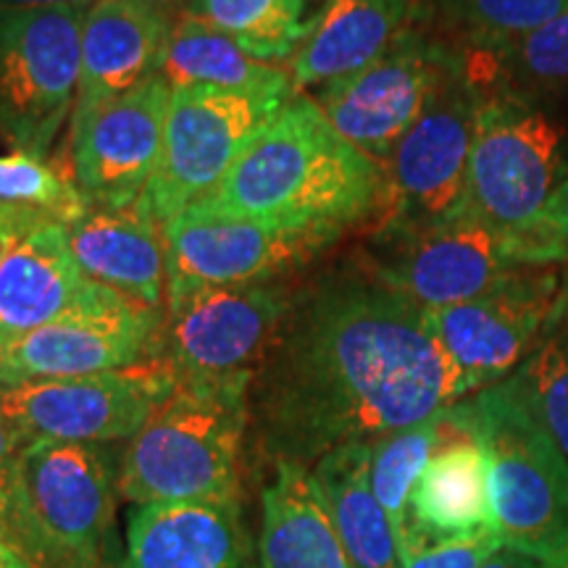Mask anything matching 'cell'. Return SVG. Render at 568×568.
Listing matches in <instances>:
<instances>
[{
  "label": "cell",
  "mask_w": 568,
  "mask_h": 568,
  "mask_svg": "<svg viewBox=\"0 0 568 568\" xmlns=\"http://www.w3.org/2000/svg\"><path fill=\"white\" fill-rule=\"evenodd\" d=\"M466 395L429 314L364 258L293 287L253 379L251 432L261 458L308 468Z\"/></svg>",
  "instance_id": "6da1fadb"
},
{
  "label": "cell",
  "mask_w": 568,
  "mask_h": 568,
  "mask_svg": "<svg viewBox=\"0 0 568 568\" xmlns=\"http://www.w3.org/2000/svg\"><path fill=\"white\" fill-rule=\"evenodd\" d=\"M385 197V166L339 138L314 98L295 95L190 209L335 245L379 222Z\"/></svg>",
  "instance_id": "7a4b0ae2"
},
{
  "label": "cell",
  "mask_w": 568,
  "mask_h": 568,
  "mask_svg": "<svg viewBox=\"0 0 568 568\" xmlns=\"http://www.w3.org/2000/svg\"><path fill=\"white\" fill-rule=\"evenodd\" d=\"M251 429V385L176 382L126 445L119 493L138 506H240V456Z\"/></svg>",
  "instance_id": "3957f363"
},
{
  "label": "cell",
  "mask_w": 568,
  "mask_h": 568,
  "mask_svg": "<svg viewBox=\"0 0 568 568\" xmlns=\"http://www.w3.org/2000/svg\"><path fill=\"white\" fill-rule=\"evenodd\" d=\"M447 410L485 450L489 514L503 548L548 564L568 545V460L556 439L514 376Z\"/></svg>",
  "instance_id": "277c9868"
},
{
  "label": "cell",
  "mask_w": 568,
  "mask_h": 568,
  "mask_svg": "<svg viewBox=\"0 0 568 568\" xmlns=\"http://www.w3.org/2000/svg\"><path fill=\"white\" fill-rule=\"evenodd\" d=\"M113 510V474L101 447L55 439L21 447L17 529L32 568L109 564Z\"/></svg>",
  "instance_id": "5b68a950"
},
{
  "label": "cell",
  "mask_w": 568,
  "mask_h": 568,
  "mask_svg": "<svg viewBox=\"0 0 568 568\" xmlns=\"http://www.w3.org/2000/svg\"><path fill=\"white\" fill-rule=\"evenodd\" d=\"M293 301L290 282L166 284L155 355L176 382L251 385Z\"/></svg>",
  "instance_id": "8992f818"
},
{
  "label": "cell",
  "mask_w": 568,
  "mask_h": 568,
  "mask_svg": "<svg viewBox=\"0 0 568 568\" xmlns=\"http://www.w3.org/2000/svg\"><path fill=\"white\" fill-rule=\"evenodd\" d=\"M564 124L537 98L489 84L481 88L466 205L500 234H510L545 209L564 180Z\"/></svg>",
  "instance_id": "52a82bcc"
},
{
  "label": "cell",
  "mask_w": 568,
  "mask_h": 568,
  "mask_svg": "<svg viewBox=\"0 0 568 568\" xmlns=\"http://www.w3.org/2000/svg\"><path fill=\"white\" fill-rule=\"evenodd\" d=\"M84 9L0 6V145L48 159L80 90Z\"/></svg>",
  "instance_id": "ba28073f"
},
{
  "label": "cell",
  "mask_w": 568,
  "mask_h": 568,
  "mask_svg": "<svg viewBox=\"0 0 568 568\" xmlns=\"http://www.w3.org/2000/svg\"><path fill=\"white\" fill-rule=\"evenodd\" d=\"M295 95L176 84L169 98L159 166L140 203L166 226L230 172L247 142Z\"/></svg>",
  "instance_id": "9c48e42d"
},
{
  "label": "cell",
  "mask_w": 568,
  "mask_h": 568,
  "mask_svg": "<svg viewBox=\"0 0 568 568\" xmlns=\"http://www.w3.org/2000/svg\"><path fill=\"white\" fill-rule=\"evenodd\" d=\"M479 98L458 48L456 63L385 163L387 197L374 232L416 230L464 209Z\"/></svg>",
  "instance_id": "30bf717a"
},
{
  "label": "cell",
  "mask_w": 568,
  "mask_h": 568,
  "mask_svg": "<svg viewBox=\"0 0 568 568\" xmlns=\"http://www.w3.org/2000/svg\"><path fill=\"white\" fill-rule=\"evenodd\" d=\"M174 387L172 368L153 353L116 372L0 387V414L24 445L38 439L101 445L132 439Z\"/></svg>",
  "instance_id": "8fae6325"
},
{
  "label": "cell",
  "mask_w": 568,
  "mask_h": 568,
  "mask_svg": "<svg viewBox=\"0 0 568 568\" xmlns=\"http://www.w3.org/2000/svg\"><path fill=\"white\" fill-rule=\"evenodd\" d=\"M456 59V42L410 21L379 59L318 88L314 101L339 138L385 166Z\"/></svg>",
  "instance_id": "7c38bea8"
},
{
  "label": "cell",
  "mask_w": 568,
  "mask_h": 568,
  "mask_svg": "<svg viewBox=\"0 0 568 568\" xmlns=\"http://www.w3.org/2000/svg\"><path fill=\"white\" fill-rule=\"evenodd\" d=\"M566 282L560 266H514L481 297L426 311L468 395L508 379L527 361L556 314Z\"/></svg>",
  "instance_id": "4fadbf2b"
},
{
  "label": "cell",
  "mask_w": 568,
  "mask_h": 568,
  "mask_svg": "<svg viewBox=\"0 0 568 568\" xmlns=\"http://www.w3.org/2000/svg\"><path fill=\"white\" fill-rule=\"evenodd\" d=\"M161 311L92 282L74 314L0 343V387L116 372L151 358Z\"/></svg>",
  "instance_id": "5bb4252c"
},
{
  "label": "cell",
  "mask_w": 568,
  "mask_h": 568,
  "mask_svg": "<svg viewBox=\"0 0 568 568\" xmlns=\"http://www.w3.org/2000/svg\"><path fill=\"white\" fill-rule=\"evenodd\" d=\"M366 261L424 311L481 297L514 268L503 234L468 205L443 222L416 230L374 232Z\"/></svg>",
  "instance_id": "9a60e30c"
},
{
  "label": "cell",
  "mask_w": 568,
  "mask_h": 568,
  "mask_svg": "<svg viewBox=\"0 0 568 568\" xmlns=\"http://www.w3.org/2000/svg\"><path fill=\"white\" fill-rule=\"evenodd\" d=\"M172 84L161 74L69 119V172L90 205L126 209L151 184Z\"/></svg>",
  "instance_id": "2e32d148"
},
{
  "label": "cell",
  "mask_w": 568,
  "mask_h": 568,
  "mask_svg": "<svg viewBox=\"0 0 568 568\" xmlns=\"http://www.w3.org/2000/svg\"><path fill=\"white\" fill-rule=\"evenodd\" d=\"M163 243L169 282L201 284L282 282L332 247L308 234L195 209L182 211L163 226Z\"/></svg>",
  "instance_id": "e0dca14e"
},
{
  "label": "cell",
  "mask_w": 568,
  "mask_h": 568,
  "mask_svg": "<svg viewBox=\"0 0 568 568\" xmlns=\"http://www.w3.org/2000/svg\"><path fill=\"white\" fill-rule=\"evenodd\" d=\"M174 24V11L140 0H95L84 9L74 109L111 101L161 74Z\"/></svg>",
  "instance_id": "ac0fdd59"
},
{
  "label": "cell",
  "mask_w": 568,
  "mask_h": 568,
  "mask_svg": "<svg viewBox=\"0 0 568 568\" xmlns=\"http://www.w3.org/2000/svg\"><path fill=\"white\" fill-rule=\"evenodd\" d=\"M69 226L77 264L92 282L116 290L145 308L166 303V243L163 226L140 201L126 209L90 205Z\"/></svg>",
  "instance_id": "d6986e66"
},
{
  "label": "cell",
  "mask_w": 568,
  "mask_h": 568,
  "mask_svg": "<svg viewBox=\"0 0 568 568\" xmlns=\"http://www.w3.org/2000/svg\"><path fill=\"white\" fill-rule=\"evenodd\" d=\"M126 568H247L240 506L155 503L126 524Z\"/></svg>",
  "instance_id": "ffe728a7"
},
{
  "label": "cell",
  "mask_w": 568,
  "mask_h": 568,
  "mask_svg": "<svg viewBox=\"0 0 568 568\" xmlns=\"http://www.w3.org/2000/svg\"><path fill=\"white\" fill-rule=\"evenodd\" d=\"M90 287L71 253L69 226H38L0 266V343L74 314Z\"/></svg>",
  "instance_id": "44dd1931"
},
{
  "label": "cell",
  "mask_w": 568,
  "mask_h": 568,
  "mask_svg": "<svg viewBox=\"0 0 568 568\" xmlns=\"http://www.w3.org/2000/svg\"><path fill=\"white\" fill-rule=\"evenodd\" d=\"M416 0H326L293 59L295 90H318L379 59L414 21Z\"/></svg>",
  "instance_id": "7402d4cb"
},
{
  "label": "cell",
  "mask_w": 568,
  "mask_h": 568,
  "mask_svg": "<svg viewBox=\"0 0 568 568\" xmlns=\"http://www.w3.org/2000/svg\"><path fill=\"white\" fill-rule=\"evenodd\" d=\"M261 503V566L351 568L314 471L287 460L274 464V477Z\"/></svg>",
  "instance_id": "603a6c76"
},
{
  "label": "cell",
  "mask_w": 568,
  "mask_h": 568,
  "mask_svg": "<svg viewBox=\"0 0 568 568\" xmlns=\"http://www.w3.org/2000/svg\"><path fill=\"white\" fill-rule=\"evenodd\" d=\"M447 424L445 443L429 458L410 495V524L403 542L408 537H464L493 527L485 450L453 422L450 410Z\"/></svg>",
  "instance_id": "cb8c5ba5"
},
{
  "label": "cell",
  "mask_w": 568,
  "mask_h": 568,
  "mask_svg": "<svg viewBox=\"0 0 568 568\" xmlns=\"http://www.w3.org/2000/svg\"><path fill=\"white\" fill-rule=\"evenodd\" d=\"M351 568H403L397 537L368 479V443L343 445L314 466Z\"/></svg>",
  "instance_id": "d4e9b609"
},
{
  "label": "cell",
  "mask_w": 568,
  "mask_h": 568,
  "mask_svg": "<svg viewBox=\"0 0 568 568\" xmlns=\"http://www.w3.org/2000/svg\"><path fill=\"white\" fill-rule=\"evenodd\" d=\"M161 77L176 84H209L243 92H297L290 71L245 53L237 42L193 17H176Z\"/></svg>",
  "instance_id": "484cf974"
},
{
  "label": "cell",
  "mask_w": 568,
  "mask_h": 568,
  "mask_svg": "<svg viewBox=\"0 0 568 568\" xmlns=\"http://www.w3.org/2000/svg\"><path fill=\"white\" fill-rule=\"evenodd\" d=\"M568 11V0H416L414 21L458 48L495 53Z\"/></svg>",
  "instance_id": "4316f807"
},
{
  "label": "cell",
  "mask_w": 568,
  "mask_h": 568,
  "mask_svg": "<svg viewBox=\"0 0 568 568\" xmlns=\"http://www.w3.org/2000/svg\"><path fill=\"white\" fill-rule=\"evenodd\" d=\"M308 0H187L184 17H193L237 42L253 59L272 63L293 59L311 19Z\"/></svg>",
  "instance_id": "83f0119b"
},
{
  "label": "cell",
  "mask_w": 568,
  "mask_h": 568,
  "mask_svg": "<svg viewBox=\"0 0 568 568\" xmlns=\"http://www.w3.org/2000/svg\"><path fill=\"white\" fill-rule=\"evenodd\" d=\"M468 69L481 88H500L537 98L568 90V11L503 45L495 53L466 51Z\"/></svg>",
  "instance_id": "f1b7e54d"
},
{
  "label": "cell",
  "mask_w": 568,
  "mask_h": 568,
  "mask_svg": "<svg viewBox=\"0 0 568 568\" xmlns=\"http://www.w3.org/2000/svg\"><path fill=\"white\" fill-rule=\"evenodd\" d=\"M447 432H450V424H447L445 408L424 422L368 443V479H372L376 500L393 524L397 548L410 524V495H414L416 481L437 447L445 443Z\"/></svg>",
  "instance_id": "f546056e"
},
{
  "label": "cell",
  "mask_w": 568,
  "mask_h": 568,
  "mask_svg": "<svg viewBox=\"0 0 568 568\" xmlns=\"http://www.w3.org/2000/svg\"><path fill=\"white\" fill-rule=\"evenodd\" d=\"M510 376L568 460V282L535 351Z\"/></svg>",
  "instance_id": "4dcf8cb0"
},
{
  "label": "cell",
  "mask_w": 568,
  "mask_h": 568,
  "mask_svg": "<svg viewBox=\"0 0 568 568\" xmlns=\"http://www.w3.org/2000/svg\"><path fill=\"white\" fill-rule=\"evenodd\" d=\"M0 203L71 224L90 209L71 172L30 153H0Z\"/></svg>",
  "instance_id": "1f68e13d"
},
{
  "label": "cell",
  "mask_w": 568,
  "mask_h": 568,
  "mask_svg": "<svg viewBox=\"0 0 568 568\" xmlns=\"http://www.w3.org/2000/svg\"><path fill=\"white\" fill-rule=\"evenodd\" d=\"M510 266H568V172L535 222L503 234Z\"/></svg>",
  "instance_id": "d6a6232c"
},
{
  "label": "cell",
  "mask_w": 568,
  "mask_h": 568,
  "mask_svg": "<svg viewBox=\"0 0 568 568\" xmlns=\"http://www.w3.org/2000/svg\"><path fill=\"white\" fill-rule=\"evenodd\" d=\"M503 548L497 531L481 529L474 535L426 539L408 537L400 545L403 568H481L497 550Z\"/></svg>",
  "instance_id": "836d02e7"
},
{
  "label": "cell",
  "mask_w": 568,
  "mask_h": 568,
  "mask_svg": "<svg viewBox=\"0 0 568 568\" xmlns=\"http://www.w3.org/2000/svg\"><path fill=\"white\" fill-rule=\"evenodd\" d=\"M24 443L0 414V542L19 550L17 529V487H19V456Z\"/></svg>",
  "instance_id": "e575fe53"
},
{
  "label": "cell",
  "mask_w": 568,
  "mask_h": 568,
  "mask_svg": "<svg viewBox=\"0 0 568 568\" xmlns=\"http://www.w3.org/2000/svg\"><path fill=\"white\" fill-rule=\"evenodd\" d=\"M45 222H55V219L42 216L38 211H24L17 209V205L0 203V266H3L6 255H9L27 234H32Z\"/></svg>",
  "instance_id": "d590c367"
},
{
  "label": "cell",
  "mask_w": 568,
  "mask_h": 568,
  "mask_svg": "<svg viewBox=\"0 0 568 568\" xmlns=\"http://www.w3.org/2000/svg\"><path fill=\"white\" fill-rule=\"evenodd\" d=\"M481 568H542V564H537V560L521 556V552L500 548Z\"/></svg>",
  "instance_id": "8d00e7d4"
},
{
  "label": "cell",
  "mask_w": 568,
  "mask_h": 568,
  "mask_svg": "<svg viewBox=\"0 0 568 568\" xmlns=\"http://www.w3.org/2000/svg\"><path fill=\"white\" fill-rule=\"evenodd\" d=\"M95 0H0V6H74V9H90Z\"/></svg>",
  "instance_id": "74e56055"
},
{
  "label": "cell",
  "mask_w": 568,
  "mask_h": 568,
  "mask_svg": "<svg viewBox=\"0 0 568 568\" xmlns=\"http://www.w3.org/2000/svg\"><path fill=\"white\" fill-rule=\"evenodd\" d=\"M0 568H32V564L17 548L0 542Z\"/></svg>",
  "instance_id": "f35d334b"
},
{
  "label": "cell",
  "mask_w": 568,
  "mask_h": 568,
  "mask_svg": "<svg viewBox=\"0 0 568 568\" xmlns=\"http://www.w3.org/2000/svg\"><path fill=\"white\" fill-rule=\"evenodd\" d=\"M140 3H151V6H159V9L176 11V9H184V3H187V0H140Z\"/></svg>",
  "instance_id": "ab89813d"
},
{
  "label": "cell",
  "mask_w": 568,
  "mask_h": 568,
  "mask_svg": "<svg viewBox=\"0 0 568 568\" xmlns=\"http://www.w3.org/2000/svg\"><path fill=\"white\" fill-rule=\"evenodd\" d=\"M542 568H568V545L558 552L556 558H550L548 564H542Z\"/></svg>",
  "instance_id": "60d3db41"
},
{
  "label": "cell",
  "mask_w": 568,
  "mask_h": 568,
  "mask_svg": "<svg viewBox=\"0 0 568 568\" xmlns=\"http://www.w3.org/2000/svg\"><path fill=\"white\" fill-rule=\"evenodd\" d=\"M101 568H126V560H116V558H111L109 564H103Z\"/></svg>",
  "instance_id": "b9f144b4"
}]
</instances>
